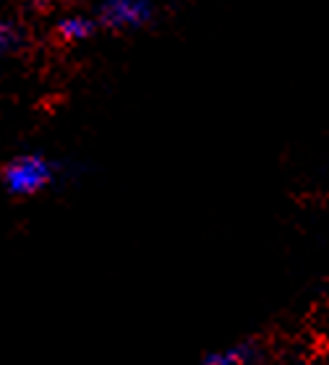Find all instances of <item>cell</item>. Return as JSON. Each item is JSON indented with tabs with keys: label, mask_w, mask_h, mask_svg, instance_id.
Listing matches in <instances>:
<instances>
[{
	"label": "cell",
	"mask_w": 329,
	"mask_h": 365,
	"mask_svg": "<svg viewBox=\"0 0 329 365\" xmlns=\"http://www.w3.org/2000/svg\"><path fill=\"white\" fill-rule=\"evenodd\" d=\"M58 178V168L50 157L39 152H21L14 154L11 160L3 165L0 180L8 196L14 198H34L45 193Z\"/></svg>",
	"instance_id": "6da1fadb"
},
{
	"label": "cell",
	"mask_w": 329,
	"mask_h": 365,
	"mask_svg": "<svg viewBox=\"0 0 329 365\" xmlns=\"http://www.w3.org/2000/svg\"><path fill=\"white\" fill-rule=\"evenodd\" d=\"M100 26L110 31H133L152 21L154 3L152 0H100L94 11Z\"/></svg>",
	"instance_id": "7a4b0ae2"
},
{
	"label": "cell",
	"mask_w": 329,
	"mask_h": 365,
	"mask_svg": "<svg viewBox=\"0 0 329 365\" xmlns=\"http://www.w3.org/2000/svg\"><path fill=\"white\" fill-rule=\"evenodd\" d=\"M264 358V344L253 336H243L230 344H222L217 350H209L201 365H259Z\"/></svg>",
	"instance_id": "3957f363"
},
{
	"label": "cell",
	"mask_w": 329,
	"mask_h": 365,
	"mask_svg": "<svg viewBox=\"0 0 329 365\" xmlns=\"http://www.w3.org/2000/svg\"><path fill=\"white\" fill-rule=\"evenodd\" d=\"M97 26H100V24H97L94 16L69 14L55 24V34H58V39L66 42V45H81V42H86V39L94 37Z\"/></svg>",
	"instance_id": "277c9868"
},
{
	"label": "cell",
	"mask_w": 329,
	"mask_h": 365,
	"mask_svg": "<svg viewBox=\"0 0 329 365\" xmlns=\"http://www.w3.org/2000/svg\"><path fill=\"white\" fill-rule=\"evenodd\" d=\"M24 39H26V31H24L21 24L14 21V19H3V24H0V50L6 55L16 53L24 45Z\"/></svg>",
	"instance_id": "5b68a950"
}]
</instances>
